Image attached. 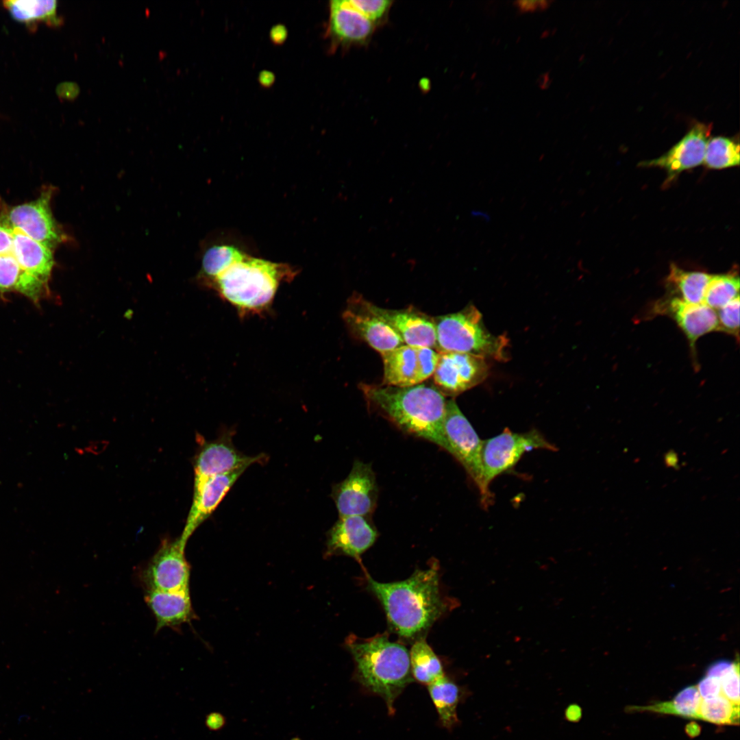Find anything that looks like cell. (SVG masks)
<instances>
[{
    "label": "cell",
    "mask_w": 740,
    "mask_h": 740,
    "mask_svg": "<svg viewBox=\"0 0 740 740\" xmlns=\"http://www.w3.org/2000/svg\"><path fill=\"white\" fill-rule=\"evenodd\" d=\"M367 587L382 604L393 630L412 638L444 614L447 604L439 585V565L417 569L407 579L380 582L366 574Z\"/></svg>",
    "instance_id": "6da1fadb"
},
{
    "label": "cell",
    "mask_w": 740,
    "mask_h": 740,
    "mask_svg": "<svg viewBox=\"0 0 740 740\" xmlns=\"http://www.w3.org/2000/svg\"><path fill=\"white\" fill-rule=\"evenodd\" d=\"M368 406L405 432L429 441L449 453L443 431L447 400L434 385L398 387L361 383Z\"/></svg>",
    "instance_id": "7a4b0ae2"
},
{
    "label": "cell",
    "mask_w": 740,
    "mask_h": 740,
    "mask_svg": "<svg viewBox=\"0 0 740 740\" xmlns=\"http://www.w3.org/2000/svg\"><path fill=\"white\" fill-rule=\"evenodd\" d=\"M296 274L297 271L289 264L255 258L240 251L227 267L204 285L244 318L267 312L280 285L291 281Z\"/></svg>",
    "instance_id": "3957f363"
},
{
    "label": "cell",
    "mask_w": 740,
    "mask_h": 740,
    "mask_svg": "<svg viewBox=\"0 0 740 740\" xmlns=\"http://www.w3.org/2000/svg\"><path fill=\"white\" fill-rule=\"evenodd\" d=\"M346 645L354 660L358 682L382 697L389 713H393L395 700L413 680L406 648L384 634L367 639L351 636Z\"/></svg>",
    "instance_id": "277c9868"
},
{
    "label": "cell",
    "mask_w": 740,
    "mask_h": 740,
    "mask_svg": "<svg viewBox=\"0 0 740 740\" xmlns=\"http://www.w3.org/2000/svg\"><path fill=\"white\" fill-rule=\"evenodd\" d=\"M439 352H463L508 360L506 336H494L485 328L480 312L472 304L455 313L434 317Z\"/></svg>",
    "instance_id": "5b68a950"
},
{
    "label": "cell",
    "mask_w": 740,
    "mask_h": 740,
    "mask_svg": "<svg viewBox=\"0 0 740 740\" xmlns=\"http://www.w3.org/2000/svg\"><path fill=\"white\" fill-rule=\"evenodd\" d=\"M537 449L554 451L556 447L536 430L516 433L506 428L501 434L482 441V482L490 500L492 480L510 470L526 452Z\"/></svg>",
    "instance_id": "8992f818"
},
{
    "label": "cell",
    "mask_w": 740,
    "mask_h": 740,
    "mask_svg": "<svg viewBox=\"0 0 740 740\" xmlns=\"http://www.w3.org/2000/svg\"><path fill=\"white\" fill-rule=\"evenodd\" d=\"M443 431L449 454L463 466L478 486L482 504L487 506L491 500L484 492L482 482V441L454 399L446 402Z\"/></svg>",
    "instance_id": "52a82bcc"
},
{
    "label": "cell",
    "mask_w": 740,
    "mask_h": 740,
    "mask_svg": "<svg viewBox=\"0 0 740 740\" xmlns=\"http://www.w3.org/2000/svg\"><path fill=\"white\" fill-rule=\"evenodd\" d=\"M52 193L49 188L45 190L36 199L9 209L1 214L0 220L54 251L68 240V236L53 216L50 206Z\"/></svg>",
    "instance_id": "ba28073f"
},
{
    "label": "cell",
    "mask_w": 740,
    "mask_h": 740,
    "mask_svg": "<svg viewBox=\"0 0 740 740\" xmlns=\"http://www.w3.org/2000/svg\"><path fill=\"white\" fill-rule=\"evenodd\" d=\"M180 541L164 539L143 569L147 591H177L188 589L190 568Z\"/></svg>",
    "instance_id": "9c48e42d"
},
{
    "label": "cell",
    "mask_w": 740,
    "mask_h": 740,
    "mask_svg": "<svg viewBox=\"0 0 740 740\" xmlns=\"http://www.w3.org/2000/svg\"><path fill=\"white\" fill-rule=\"evenodd\" d=\"M486 358L463 352H439L434 386L443 396L454 397L482 382L488 375Z\"/></svg>",
    "instance_id": "30bf717a"
},
{
    "label": "cell",
    "mask_w": 740,
    "mask_h": 740,
    "mask_svg": "<svg viewBox=\"0 0 740 740\" xmlns=\"http://www.w3.org/2000/svg\"><path fill=\"white\" fill-rule=\"evenodd\" d=\"M378 489L371 465L356 460L348 476L334 485L332 497L339 517L370 516L378 501Z\"/></svg>",
    "instance_id": "8fae6325"
},
{
    "label": "cell",
    "mask_w": 740,
    "mask_h": 740,
    "mask_svg": "<svg viewBox=\"0 0 740 740\" xmlns=\"http://www.w3.org/2000/svg\"><path fill=\"white\" fill-rule=\"evenodd\" d=\"M361 304L389 325L404 343L415 347H436L434 317L414 307L388 309L378 306L358 294Z\"/></svg>",
    "instance_id": "7c38bea8"
},
{
    "label": "cell",
    "mask_w": 740,
    "mask_h": 740,
    "mask_svg": "<svg viewBox=\"0 0 740 740\" xmlns=\"http://www.w3.org/2000/svg\"><path fill=\"white\" fill-rule=\"evenodd\" d=\"M711 130V123H696L667 152L658 158L642 162L641 166L663 169L667 173L666 182L673 181L683 171L703 163Z\"/></svg>",
    "instance_id": "4fadbf2b"
},
{
    "label": "cell",
    "mask_w": 740,
    "mask_h": 740,
    "mask_svg": "<svg viewBox=\"0 0 740 740\" xmlns=\"http://www.w3.org/2000/svg\"><path fill=\"white\" fill-rule=\"evenodd\" d=\"M264 456H247L237 450L230 439H218L204 444L196 458L194 489L208 479L264 460Z\"/></svg>",
    "instance_id": "5bb4252c"
},
{
    "label": "cell",
    "mask_w": 740,
    "mask_h": 740,
    "mask_svg": "<svg viewBox=\"0 0 740 740\" xmlns=\"http://www.w3.org/2000/svg\"><path fill=\"white\" fill-rule=\"evenodd\" d=\"M343 319L352 334L380 354L405 345L389 325L361 304L357 293L348 300Z\"/></svg>",
    "instance_id": "9a60e30c"
},
{
    "label": "cell",
    "mask_w": 740,
    "mask_h": 740,
    "mask_svg": "<svg viewBox=\"0 0 740 740\" xmlns=\"http://www.w3.org/2000/svg\"><path fill=\"white\" fill-rule=\"evenodd\" d=\"M378 532L367 516L339 517L329 531L327 554H343L360 561L361 555L370 548Z\"/></svg>",
    "instance_id": "2e32d148"
},
{
    "label": "cell",
    "mask_w": 740,
    "mask_h": 740,
    "mask_svg": "<svg viewBox=\"0 0 740 740\" xmlns=\"http://www.w3.org/2000/svg\"><path fill=\"white\" fill-rule=\"evenodd\" d=\"M656 312L667 314L675 321L685 334L693 357H695V343L703 335L717 330L716 311L704 303L691 304L678 297L658 301Z\"/></svg>",
    "instance_id": "e0dca14e"
},
{
    "label": "cell",
    "mask_w": 740,
    "mask_h": 740,
    "mask_svg": "<svg viewBox=\"0 0 740 740\" xmlns=\"http://www.w3.org/2000/svg\"><path fill=\"white\" fill-rule=\"evenodd\" d=\"M245 471V469H240L217 475L194 489L191 508L183 532L179 538L184 546L186 547L190 536L216 509Z\"/></svg>",
    "instance_id": "ac0fdd59"
},
{
    "label": "cell",
    "mask_w": 740,
    "mask_h": 740,
    "mask_svg": "<svg viewBox=\"0 0 740 740\" xmlns=\"http://www.w3.org/2000/svg\"><path fill=\"white\" fill-rule=\"evenodd\" d=\"M327 35L333 46L362 44L372 36L375 23L347 6L344 0L330 2Z\"/></svg>",
    "instance_id": "d6986e66"
},
{
    "label": "cell",
    "mask_w": 740,
    "mask_h": 740,
    "mask_svg": "<svg viewBox=\"0 0 740 740\" xmlns=\"http://www.w3.org/2000/svg\"><path fill=\"white\" fill-rule=\"evenodd\" d=\"M145 601L156 619V632L165 627L177 630L196 617L189 589L177 591H147Z\"/></svg>",
    "instance_id": "ffe728a7"
},
{
    "label": "cell",
    "mask_w": 740,
    "mask_h": 740,
    "mask_svg": "<svg viewBox=\"0 0 740 740\" xmlns=\"http://www.w3.org/2000/svg\"><path fill=\"white\" fill-rule=\"evenodd\" d=\"M380 355L382 384L406 387L420 384L417 347L403 345Z\"/></svg>",
    "instance_id": "44dd1931"
},
{
    "label": "cell",
    "mask_w": 740,
    "mask_h": 740,
    "mask_svg": "<svg viewBox=\"0 0 740 740\" xmlns=\"http://www.w3.org/2000/svg\"><path fill=\"white\" fill-rule=\"evenodd\" d=\"M430 698L442 725L452 729L458 723L457 706L460 700L459 687L445 676L428 685Z\"/></svg>",
    "instance_id": "7402d4cb"
},
{
    "label": "cell",
    "mask_w": 740,
    "mask_h": 740,
    "mask_svg": "<svg viewBox=\"0 0 740 740\" xmlns=\"http://www.w3.org/2000/svg\"><path fill=\"white\" fill-rule=\"evenodd\" d=\"M702 700L697 687L689 686L680 691L671 701L647 706H629L626 708V711L628 713L653 712L698 719V709Z\"/></svg>",
    "instance_id": "603a6c76"
},
{
    "label": "cell",
    "mask_w": 740,
    "mask_h": 740,
    "mask_svg": "<svg viewBox=\"0 0 740 740\" xmlns=\"http://www.w3.org/2000/svg\"><path fill=\"white\" fill-rule=\"evenodd\" d=\"M409 653L412 676L419 682L429 685L445 676L441 662L424 639L416 641Z\"/></svg>",
    "instance_id": "cb8c5ba5"
},
{
    "label": "cell",
    "mask_w": 740,
    "mask_h": 740,
    "mask_svg": "<svg viewBox=\"0 0 740 740\" xmlns=\"http://www.w3.org/2000/svg\"><path fill=\"white\" fill-rule=\"evenodd\" d=\"M712 275L702 272L685 271L674 264H671L667 281L679 291L681 298L691 304L704 303V297Z\"/></svg>",
    "instance_id": "d4e9b609"
},
{
    "label": "cell",
    "mask_w": 740,
    "mask_h": 740,
    "mask_svg": "<svg viewBox=\"0 0 740 740\" xmlns=\"http://www.w3.org/2000/svg\"><path fill=\"white\" fill-rule=\"evenodd\" d=\"M12 18L21 23H30L44 21L59 23L57 1L54 0L23 1L10 0L3 2Z\"/></svg>",
    "instance_id": "484cf974"
},
{
    "label": "cell",
    "mask_w": 740,
    "mask_h": 740,
    "mask_svg": "<svg viewBox=\"0 0 740 740\" xmlns=\"http://www.w3.org/2000/svg\"><path fill=\"white\" fill-rule=\"evenodd\" d=\"M739 277L735 272L712 275L704 303L715 310L720 309L739 295Z\"/></svg>",
    "instance_id": "4316f807"
},
{
    "label": "cell",
    "mask_w": 740,
    "mask_h": 740,
    "mask_svg": "<svg viewBox=\"0 0 740 740\" xmlns=\"http://www.w3.org/2000/svg\"><path fill=\"white\" fill-rule=\"evenodd\" d=\"M739 160V144L733 139L723 136L709 139L703 162L706 167L722 169L736 166Z\"/></svg>",
    "instance_id": "83f0119b"
},
{
    "label": "cell",
    "mask_w": 740,
    "mask_h": 740,
    "mask_svg": "<svg viewBox=\"0 0 740 740\" xmlns=\"http://www.w3.org/2000/svg\"><path fill=\"white\" fill-rule=\"evenodd\" d=\"M698 719L717 725H738L739 705L731 702L722 695L702 699L698 709Z\"/></svg>",
    "instance_id": "f1b7e54d"
},
{
    "label": "cell",
    "mask_w": 740,
    "mask_h": 740,
    "mask_svg": "<svg viewBox=\"0 0 740 740\" xmlns=\"http://www.w3.org/2000/svg\"><path fill=\"white\" fill-rule=\"evenodd\" d=\"M238 248L227 245H215L203 256L200 280L205 284L227 267L240 252Z\"/></svg>",
    "instance_id": "f546056e"
},
{
    "label": "cell",
    "mask_w": 740,
    "mask_h": 740,
    "mask_svg": "<svg viewBox=\"0 0 740 740\" xmlns=\"http://www.w3.org/2000/svg\"><path fill=\"white\" fill-rule=\"evenodd\" d=\"M739 295L717 310L718 327L721 331L739 339Z\"/></svg>",
    "instance_id": "4dcf8cb0"
},
{
    "label": "cell",
    "mask_w": 740,
    "mask_h": 740,
    "mask_svg": "<svg viewBox=\"0 0 740 740\" xmlns=\"http://www.w3.org/2000/svg\"><path fill=\"white\" fill-rule=\"evenodd\" d=\"M344 2L374 23L385 16L392 3L388 0H344Z\"/></svg>",
    "instance_id": "1f68e13d"
},
{
    "label": "cell",
    "mask_w": 740,
    "mask_h": 740,
    "mask_svg": "<svg viewBox=\"0 0 740 740\" xmlns=\"http://www.w3.org/2000/svg\"><path fill=\"white\" fill-rule=\"evenodd\" d=\"M420 383L433 375L436 368L439 352L429 347H417Z\"/></svg>",
    "instance_id": "d6a6232c"
},
{
    "label": "cell",
    "mask_w": 740,
    "mask_h": 740,
    "mask_svg": "<svg viewBox=\"0 0 740 740\" xmlns=\"http://www.w3.org/2000/svg\"><path fill=\"white\" fill-rule=\"evenodd\" d=\"M721 695L731 702L739 705V665L735 663L733 667L721 678Z\"/></svg>",
    "instance_id": "836d02e7"
},
{
    "label": "cell",
    "mask_w": 740,
    "mask_h": 740,
    "mask_svg": "<svg viewBox=\"0 0 740 740\" xmlns=\"http://www.w3.org/2000/svg\"><path fill=\"white\" fill-rule=\"evenodd\" d=\"M696 687L702 699H710L721 695L720 682L716 678L706 676Z\"/></svg>",
    "instance_id": "e575fe53"
},
{
    "label": "cell",
    "mask_w": 740,
    "mask_h": 740,
    "mask_svg": "<svg viewBox=\"0 0 740 740\" xmlns=\"http://www.w3.org/2000/svg\"><path fill=\"white\" fill-rule=\"evenodd\" d=\"M735 663L728 661H720L715 663L709 667L706 676L719 679L733 667Z\"/></svg>",
    "instance_id": "d590c367"
},
{
    "label": "cell",
    "mask_w": 740,
    "mask_h": 740,
    "mask_svg": "<svg viewBox=\"0 0 740 740\" xmlns=\"http://www.w3.org/2000/svg\"><path fill=\"white\" fill-rule=\"evenodd\" d=\"M552 1H517L515 3L521 12H533L542 10L547 8Z\"/></svg>",
    "instance_id": "8d00e7d4"
},
{
    "label": "cell",
    "mask_w": 740,
    "mask_h": 740,
    "mask_svg": "<svg viewBox=\"0 0 740 740\" xmlns=\"http://www.w3.org/2000/svg\"><path fill=\"white\" fill-rule=\"evenodd\" d=\"M288 36V30L285 25L277 24L269 32V38L274 45H282Z\"/></svg>",
    "instance_id": "74e56055"
},
{
    "label": "cell",
    "mask_w": 740,
    "mask_h": 740,
    "mask_svg": "<svg viewBox=\"0 0 740 740\" xmlns=\"http://www.w3.org/2000/svg\"><path fill=\"white\" fill-rule=\"evenodd\" d=\"M206 724L211 730H220L225 725V719L222 714L213 713L208 717Z\"/></svg>",
    "instance_id": "f35d334b"
},
{
    "label": "cell",
    "mask_w": 740,
    "mask_h": 740,
    "mask_svg": "<svg viewBox=\"0 0 740 740\" xmlns=\"http://www.w3.org/2000/svg\"><path fill=\"white\" fill-rule=\"evenodd\" d=\"M565 718L571 722H578L582 717L581 707L577 704L569 705L565 711Z\"/></svg>",
    "instance_id": "ab89813d"
},
{
    "label": "cell",
    "mask_w": 740,
    "mask_h": 740,
    "mask_svg": "<svg viewBox=\"0 0 740 740\" xmlns=\"http://www.w3.org/2000/svg\"><path fill=\"white\" fill-rule=\"evenodd\" d=\"M275 79L274 73L267 70L260 72L258 77V82L264 88L271 87L274 84Z\"/></svg>",
    "instance_id": "60d3db41"
},
{
    "label": "cell",
    "mask_w": 740,
    "mask_h": 740,
    "mask_svg": "<svg viewBox=\"0 0 740 740\" xmlns=\"http://www.w3.org/2000/svg\"><path fill=\"white\" fill-rule=\"evenodd\" d=\"M685 731L691 737L698 735L700 732V727L695 722H691L686 726Z\"/></svg>",
    "instance_id": "b9f144b4"
},
{
    "label": "cell",
    "mask_w": 740,
    "mask_h": 740,
    "mask_svg": "<svg viewBox=\"0 0 740 740\" xmlns=\"http://www.w3.org/2000/svg\"><path fill=\"white\" fill-rule=\"evenodd\" d=\"M291 740H301V739H299V738L295 737V738L292 739Z\"/></svg>",
    "instance_id": "7bdbcfd3"
}]
</instances>
